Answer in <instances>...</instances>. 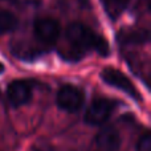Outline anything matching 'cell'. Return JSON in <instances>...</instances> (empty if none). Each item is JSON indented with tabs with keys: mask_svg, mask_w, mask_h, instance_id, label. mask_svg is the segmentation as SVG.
<instances>
[{
	"mask_svg": "<svg viewBox=\"0 0 151 151\" xmlns=\"http://www.w3.org/2000/svg\"><path fill=\"white\" fill-rule=\"evenodd\" d=\"M66 39L78 52L94 49L102 56L109 55V45L101 36H97L91 29L80 23H73L66 28Z\"/></svg>",
	"mask_w": 151,
	"mask_h": 151,
	"instance_id": "obj_1",
	"label": "cell"
},
{
	"mask_svg": "<svg viewBox=\"0 0 151 151\" xmlns=\"http://www.w3.org/2000/svg\"><path fill=\"white\" fill-rule=\"evenodd\" d=\"M101 77L107 85L118 89V90L126 93L129 97L134 98L135 101H142V96L139 94L138 89L135 88L131 80L125 73L114 68H105L101 73Z\"/></svg>",
	"mask_w": 151,
	"mask_h": 151,
	"instance_id": "obj_2",
	"label": "cell"
},
{
	"mask_svg": "<svg viewBox=\"0 0 151 151\" xmlns=\"http://www.w3.org/2000/svg\"><path fill=\"white\" fill-rule=\"evenodd\" d=\"M85 94L80 88L74 85H65L58 90L56 102L61 110L68 113H77L82 107Z\"/></svg>",
	"mask_w": 151,
	"mask_h": 151,
	"instance_id": "obj_3",
	"label": "cell"
},
{
	"mask_svg": "<svg viewBox=\"0 0 151 151\" xmlns=\"http://www.w3.org/2000/svg\"><path fill=\"white\" fill-rule=\"evenodd\" d=\"M114 106H115V104L113 101H110V99H106V98L94 99L89 105L88 110L85 113V122L93 126L102 125L113 114Z\"/></svg>",
	"mask_w": 151,
	"mask_h": 151,
	"instance_id": "obj_4",
	"label": "cell"
},
{
	"mask_svg": "<svg viewBox=\"0 0 151 151\" xmlns=\"http://www.w3.org/2000/svg\"><path fill=\"white\" fill-rule=\"evenodd\" d=\"M60 24L53 17H40L35 21L33 32L36 39L42 44H55L60 36Z\"/></svg>",
	"mask_w": 151,
	"mask_h": 151,
	"instance_id": "obj_5",
	"label": "cell"
},
{
	"mask_svg": "<svg viewBox=\"0 0 151 151\" xmlns=\"http://www.w3.org/2000/svg\"><path fill=\"white\" fill-rule=\"evenodd\" d=\"M7 98L11 106L20 107L27 105L32 98V88L23 80L13 81L7 88Z\"/></svg>",
	"mask_w": 151,
	"mask_h": 151,
	"instance_id": "obj_6",
	"label": "cell"
},
{
	"mask_svg": "<svg viewBox=\"0 0 151 151\" xmlns=\"http://www.w3.org/2000/svg\"><path fill=\"white\" fill-rule=\"evenodd\" d=\"M96 143L102 151H117L121 147V134L113 126H105L97 134Z\"/></svg>",
	"mask_w": 151,
	"mask_h": 151,
	"instance_id": "obj_7",
	"label": "cell"
},
{
	"mask_svg": "<svg viewBox=\"0 0 151 151\" xmlns=\"http://www.w3.org/2000/svg\"><path fill=\"white\" fill-rule=\"evenodd\" d=\"M17 27V17L9 11L0 9V35H5L15 31Z\"/></svg>",
	"mask_w": 151,
	"mask_h": 151,
	"instance_id": "obj_8",
	"label": "cell"
},
{
	"mask_svg": "<svg viewBox=\"0 0 151 151\" xmlns=\"http://www.w3.org/2000/svg\"><path fill=\"white\" fill-rule=\"evenodd\" d=\"M102 1L107 15H110L113 19L117 17L126 7V0H102Z\"/></svg>",
	"mask_w": 151,
	"mask_h": 151,
	"instance_id": "obj_9",
	"label": "cell"
},
{
	"mask_svg": "<svg viewBox=\"0 0 151 151\" xmlns=\"http://www.w3.org/2000/svg\"><path fill=\"white\" fill-rule=\"evenodd\" d=\"M137 151H151V135L145 133L137 142Z\"/></svg>",
	"mask_w": 151,
	"mask_h": 151,
	"instance_id": "obj_10",
	"label": "cell"
},
{
	"mask_svg": "<svg viewBox=\"0 0 151 151\" xmlns=\"http://www.w3.org/2000/svg\"><path fill=\"white\" fill-rule=\"evenodd\" d=\"M147 40H149V33H147V31L129 33V36L126 37V41H129V42H146Z\"/></svg>",
	"mask_w": 151,
	"mask_h": 151,
	"instance_id": "obj_11",
	"label": "cell"
},
{
	"mask_svg": "<svg viewBox=\"0 0 151 151\" xmlns=\"http://www.w3.org/2000/svg\"><path fill=\"white\" fill-rule=\"evenodd\" d=\"M3 70H4V65H3V64H0V73H1Z\"/></svg>",
	"mask_w": 151,
	"mask_h": 151,
	"instance_id": "obj_12",
	"label": "cell"
}]
</instances>
